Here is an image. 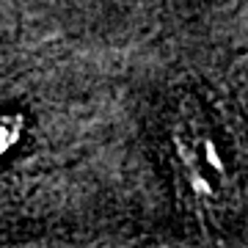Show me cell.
Segmentation results:
<instances>
[{"label":"cell","mask_w":248,"mask_h":248,"mask_svg":"<svg viewBox=\"0 0 248 248\" xmlns=\"http://www.w3.org/2000/svg\"><path fill=\"white\" fill-rule=\"evenodd\" d=\"M169 143L185 204L202 218L223 210L229 196V163L223 157L213 122L196 99L185 97L174 110Z\"/></svg>","instance_id":"cell-1"},{"label":"cell","mask_w":248,"mask_h":248,"mask_svg":"<svg viewBox=\"0 0 248 248\" xmlns=\"http://www.w3.org/2000/svg\"><path fill=\"white\" fill-rule=\"evenodd\" d=\"M22 138H25V116L17 110L0 113V163L17 149Z\"/></svg>","instance_id":"cell-2"}]
</instances>
